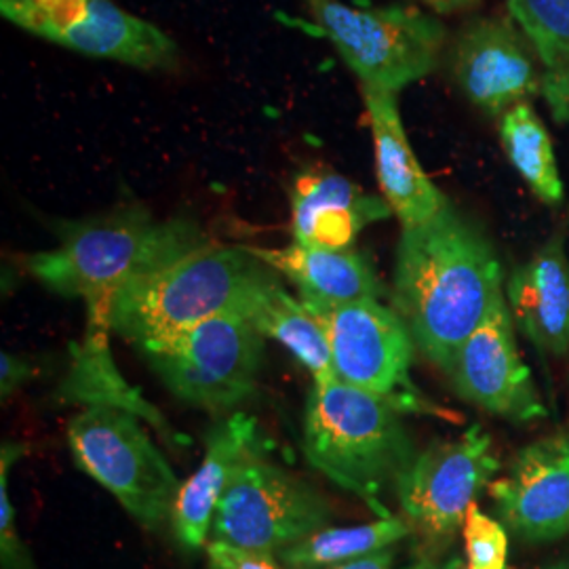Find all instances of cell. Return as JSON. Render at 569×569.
Listing matches in <instances>:
<instances>
[{
  "instance_id": "cell-1",
  "label": "cell",
  "mask_w": 569,
  "mask_h": 569,
  "mask_svg": "<svg viewBox=\"0 0 569 569\" xmlns=\"http://www.w3.org/2000/svg\"><path fill=\"white\" fill-rule=\"evenodd\" d=\"M505 296V268L486 230L449 203L401 228L390 302L416 348L448 373L458 348Z\"/></svg>"
},
{
  "instance_id": "cell-2",
  "label": "cell",
  "mask_w": 569,
  "mask_h": 569,
  "mask_svg": "<svg viewBox=\"0 0 569 569\" xmlns=\"http://www.w3.org/2000/svg\"><path fill=\"white\" fill-rule=\"evenodd\" d=\"M60 244L26 258V270L49 291L82 298L87 319H108L122 287L213 243L186 218L157 220L142 204L58 222Z\"/></svg>"
},
{
  "instance_id": "cell-3",
  "label": "cell",
  "mask_w": 569,
  "mask_h": 569,
  "mask_svg": "<svg viewBox=\"0 0 569 569\" xmlns=\"http://www.w3.org/2000/svg\"><path fill=\"white\" fill-rule=\"evenodd\" d=\"M279 274L249 247L207 244L182 260L124 284L110 315L131 345H161L224 312L249 315Z\"/></svg>"
},
{
  "instance_id": "cell-4",
  "label": "cell",
  "mask_w": 569,
  "mask_h": 569,
  "mask_svg": "<svg viewBox=\"0 0 569 569\" xmlns=\"http://www.w3.org/2000/svg\"><path fill=\"white\" fill-rule=\"evenodd\" d=\"M401 416L385 399L338 378L315 385L306 401V460L378 517H390L382 493L418 453Z\"/></svg>"
},
{
  "instance_id": "cell-5",
  "label": "cell",
  "mask_w": 569,
  "mask_h": 569,
  "mask_svg": "<svg viewBox=\"0 0 569 569\" xmlns=\"http://www.w3.org/2000/svg\"><path fill=\"white\" fill-rule=\"evenodd\" d=\"M346 66L363 87L399 93L437 70L448 28L416 7H350L342 0H306Z\"/></svg>"
},
{
  "instance_id": "cell-6",
  "label": "cell",
  "mask_w": 569,
  "mask_h": 569,
  "mask_svg": "<svg viewBox=\"0 0 569 569\" xmlns=\"http://www.w3.org/2000/svg\"><path fill=\"white\" fill-rule=\"evenodd\" d=\"M500 470L488 430L472 425L458 439L418 451L397 479L413 557H443L462 533L468 509Z\"/></svg>"
},
{
  "instance_id": "cell-7",
  "label": "cell",
  "mask_w": 569,
  "mask_h": 569,
  "mask_svg": "<svg viewBox=\"0 0 569 569\" xmlns=\"http://www.w3.org/2000/svg\"><path fill=\"white\" fill-rule=\"evenodd\" d=\"M117 407H87L70 420L68 446L82 472L108 489L142 528H164L180 491L176 470L140 427Z\"/></svg>"
},
{
  "instance_id": "cell-8",
  "label": "cell",
  "mask_w": 569,
  "mask_h": 569,
  "mask_svg": "<svg viewBox=\"0 0 569 569\" xmlns=\"http://www.w3.org/2000/svg\"><path fill=\"white\" fill-rule=\"evenodd\" d=\"M333 510L321 491L264 460L258 449L237 467L218 502L209 542L274 555L327 528Z\"/></svg>"
},
{
  "instance_id": "cell-9",
  "label": "cell",
  "mask_w": 569,
  "mask_h": 569,
  "mask_svg": "<svg viewBox=\"0 0 569 569\" xmlns=\"http://www.w3.org/2000/svg\"><path fill=\"white\" fill-rule=\"evenodd\" d=\"M264 336L244 312H224L180 336L140 348L146 361L183 403L226 409L258 382Z\"/></svg>"
},
{
  "instance_id": "cell-10",
  "label": "cell",
  "mask_w": 569,
  "mask_h": 569,
  "mask_svg": "<svg viewBox=\"0 0 569 569\" xmlns=\"http://www.w3.org/2000/svg\"><path fill=\"white\" fill-rule=\"evenodd\" d=\"M317 317L326 327L338 380L385 399L401 413L456 418L427 399L411 380L416 342L392 306L363 300Z\"/></svg>"
},
{
  "instance_id": "cell-11",
  "label": "cell",
  "mask_w": 569,
  "mask_h": 569,
  "mask_svg": "<svg viewBox=\"0 0 569 569\" xmlns=\"http://www.w3.org/2000/svg\"><path fill=\"white\" fill-rule=\"evenodd\" d=\"M515 331L507 296H502L458 348L448 376L468 403L512 425H528L545 418L547 407L521 357Z\"/></svg>"
},
{
  "instance_id": "cell-12",
  "label": "cell",
  "mask_w": 569,
  "mask_h": 569,
  "mask_svg": "<svg viewBox=\"0 0 569 569\" xmlns=\"http://www.w3.org/2000/svg\"><path fill=\"white\" fill-rule=\"evenodd\" d=\"M488 493L498 521L521 542L547 545L569 536V435L519 449Z\"/></svg>"
},
{
  "instance_id": "cell-13",
  "label": "cell",
  "mask_w": 569,
  "mask_h": 569,
  "mask_svg": "<svg viewBox=\"0 0 569 569\" xmlns=\"http://www.w3.org/2000/svg\"><path fill=\"white\" fill-rule=\"evenodd\" d=\"M510 18H481L462 28L451 49V72L462 93L489 117L542 91L545 70Z\"/></svg>"
},
{
  "instance_id": "cell-14",
  "label": "cell",
  "mask_w": 569,
  "mask_h": 569,
  "mask_svg": "<svg viewBox=\"0 0 569 569\" xmlns=\"http://www.w3.org/2000/svg\"><path fill=\"white\" fill-rule=\"evenodd\" d=\"M363 100L382 199L399 218L401 228L425 224L451 201L425 173L407 140L397 96L363 87Z\"/></svg>"
},
{
  "instance_id": "cell-15",
  "label": "cell",
  "mask_w": 569,
  "mask_h": 569,
  "mask_svg": "<svg viewBox=\"0 0 569 569\" xmlns=\"http://www.w3.org/2000/svg\"><path fill=\"white\" fill-rule=\"evenodd\" d=\"M293 241L350 249L367 226L392 216L385 199L361 190L333 169H308L289 192Z\"/></svg>"
},
{
  "instance_id": "cell-16",
  "label": "cell",
  "mask_w": 569,
  "mask_h": 569,
  "mask_svg": "<svg viewBox=\"0 0 569 569\" xmlns=\"http://www.w3.org/2000/svg\"><path fill=\"white\" fill-rule=\"evenodd\" d=\"M249 251L296 284L298 300L315 315L390 296L371 260L352 247L326 249L293 241L281 249L249 247Z\"/></svg>"
},
{
  "instance_id": "cell-17",
  "label": "cell",
  "mask_w": 569,
  "mask_h": 569,
  "mask_svg": "<svg viewBox=\"0 0 569 569\" xmlns=\"http://www.w3.org/2000/svg\"><path fill=\"white\" fill-rule=\"evenodd\" d=\"M505 296L517 331L542 355H569V256L561 232L510 272Z\"/></svg>"
},
{
  "instance_id": "cell-18",
  "label": "cell",
  "mask_w": 569,
  "mask_h": 569,
  "mask_svg": "<svg viewBox=\"0 0 569 569\" xmlns=\"http://www.w3.org/2000/svg\"><path fill=\"white\" fill-rule=\"evenodd\" d=\"M258 449V422L244 411L228 416L207 435L203 462L186 479L171 512V531L180 549L207 547L218 502L237 467Z\"/></svg>"
},
{
  "instance_id": "cell-19",
  "label": "cell",
  "mask_w": 569,
  "mask_h": 569,
  "mask_svg": "<svg viewBox=\"0 0 569 569\" xmlns=\"http://www.w3.org/2000/svg\"><path fill=\"white\" fill-rule=\"evenodd\" d=\"M56 44L140 70H176L180 63V49L171 37L112 0H89L84 20L66 30Z\"/></svg>"
},
{
  "instance_id": "cell-20",
  "label": "cell",
  "mask_w": 569,
  "mask_h": 569,
  "mask_svg": "<svg viewBox=\"0 0 569 569\" xmlns=\"http://www.w3.org/2000/svg\"><path fill=\"white\" fill-rule=\"evenodd\" d=\"M112 326L106 319H87L81 345H72V361L66 380L61 382L60 397L87 407H117L148 425L161 430L176 446V437L163 413L143 399L140 388L131 387L122 378L110 350Z\"/></svg>"
},
{
  "instance_id": "cell-21",
  "label": "cell",
  "mask_w": 569,
  "mask_h": 569,
  "mask_svg": "<svg viewBox=\"0 0 569 569\" xmlns=\"http://www.w3.org/2000/svg\"><path fill=\"white\" fill-rule=\"evenodd\" d=\"M249 319L264 338L283 345L312 373L315 385L336 380L326 327L310 308L284 289L281 281L270 284L258 298Z\"/></svg>"
},
{
  "instance_id": "cell-22",
  "label": "cell",
  "mask_w": 569,
  "mask_h": 569,
  "mask_svg": "<svg viewBox=\"0 0 569 569\" xmlns=\"http://www.w3.org/2000/svg\"><path fill=\"white\" fill-rule=\"evenodd\" d=\"M411 538V529L403 517H378L376 521L350 528L319 529L305 540L277 552L284 569H323L348 563L390 549Z\"/></svg>"
},
{
  "instance_id": "cell-23",
  "label": "cell",
  "mask_w": 569,
  "mask_h": 569,
  "mask_svg": "<svg viewBox=\"0 0 569 569\" xmlns=\"http://www.w3.org/2000/svg\"><path fill=\"white\" fill-rule=\"evenodd\" d=\"M500 138L515 171L549 207L563 203V180L549 131L528 102L512 106L500 121Z\"/></svg>"
},
{
  "instance_id": "cell-24",
  "label": "cell",
  "mask_w": 569,
  "mask_h": 569,
  "mask_svg": "<svg viewBox=\"0 0 569 569\" xmlns=\"http://www.w3.org/2000/svg\"><path fill=\"white\" fill-rule=\"evenodd\" d=\"M507 9L545 70L568 66L569 0H507Z\"/></svg>"
},
{
  "instance_id": "cell-25",
  "label": "cell",
  "mask_w": 569,
  "mask_h": 569,
  "mask_svg": "<svg viewBox=\"0 0 569 569\" xmlns=\"http://www.w3.org/2000/svg\"><path fill=\"white\" fill-rule=\"evenodd\" d=\"M23 451L26 448L13 441H4L0 449V569H39L32 552L21 540L9 496V472Z\"/></svg>"
},
{
  "instance_id": "cell-26",
  "label": "cell",
  "mask_w": 569,
  "mask_h": 569,
  "mask_svg": "<svg viewBox=\"0 0 569 569\" xmlns=\"http://www.w3.org/2000/svg\"><path fill=\"white\" fill-rule=\"evenodd\" d=\"M468 569H510L509 531L507 528L472 505L462 528Z\"/></svg>"
},
{
  "instance_id": "cell-27",
  "label": "cell",
  "mask_w": 569,
  "mask_h": 569,
  "mask_svg": "<svg viewBox=\"0 0 569 569\" xmlns=\"http://www.w3.org/2000/svg\"><path fill=\"white\" fill-rule=\"evenodd\" d=\"M204 550L211 569H284L274 555L243 552L218 542H207Z\"/></svg>"
},
{
  "instance_id": "cell-28",
  "label": "cell",
  "mask_w": 569,
  "mask_h": 569,
  "mask_svg": "<svg viewBox=\"0 0 569 569\" xmlns=\"http://www.w3.org/2000/svg\"><path fill=\"white\" fill-rule=\"evenodd\" d=\"M540 96L552 112V119L569 124V63L557 70H545Z\"/></svg>"
},
{
  "instance_id": "cell-29",
  "label": "cell",
  "mask_w": 569,
  "mask_h": 569,
  "mask_svg": "<svg viewBox=\"0 0 569 569\" xmlns=\"http://www.w3.org/2000/svg\"><path fill=\"white\" fill-rule=\"evenodd\" d=\"M32 371L34 369L30 367V363L20 359L18 355L2 352V359H0V395H2V401H7V397H11L32 376Z\"/></svg>"
},
{
  "instance_id": "cell-30",
  "label": "cell",
  "mask_w": 569,
  "mask_h": 569,
  "mask_svg": "<svg viewBox=\"0 0 569 569\" xmlns=\"http://www.w3.org/2000/svg\"><path fill=\"white\" fill-rule=\"evenodd\" d=\"M395 555H397V547H390V549L378 550V552L367 555L361 559L323 569H392L395 568Z\"/></svg>"
},
{
  "instance_id": "cell-31",
  "label": "cell",
  "mask_w": 569,
  "mask_h": 569,
  "mask_svg": "<svg viewBox=\"0 0 569 569\" xmlns=\"http://www.w3.org/2000/svg\"><path fill=\"white\" fill-rule=\"evenodd\" d=\"M403 569H468V566L460 555L448 552L443 557H413Z\"/></svg>"
},
{
  "instance_id": "cell-32",
  "label": "cell",
  "mask_w": 569,
  "mask_h": 569,
  "mask_svg": "<svg viewBox=\"0 0 569 569\" xmlns=\"http://www.w3.org/2000/svg\"><path fill=\"white\" fill-rule=\"evenodd\" d=\"M435 13H453L475 7L479 0H422Z\"/></svg>"
},
{
  "instance_id": "cell-33",
  "label": "cell",
  "mask_w": 569,
  "mask_h": 569,
  "mask_svg": "<svg viewBox=\"0 0 569 569\" xmlns=\"http://www.w3.org/2000/svg\"><path fill=\"white\" fill-rule=\"evenodd\" d=\"M542 569H569V559H561V561H555V563H550L547 568Z\"/></svg>"
}]
</instances>
